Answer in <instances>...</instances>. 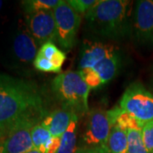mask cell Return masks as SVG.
<instances>
[{"mask_svg": "<svg viewBox=\"0 0 153 153\" xmlns=\"http://www.w3.org/2000/svg\"><path fill=\"white\" fill-rule=\"evenodd\" d=\"M46 114L43 94L33 81L0 74V128L7 134L19 121Z\"/></svg>", "mask_w": 153, "mask_h": 153, "instance_id": "6da1fadb", "label": "cell"}, {"mask_svg": "<svg viewBox=\"0 0 153 153\" xmlns=\"http://www.w3.org/2000/svg\"><path fill=\"white\" fill-rule=\"evenodd\" d=\"M84 17L89 30L103 38L123 40L132 35L130 1L98 0Z\"/></svg>", "mask_w": 153, "mask_h": 153, "instance_id": "7a4b0ae2", "label": "cell"}, {"mask_svg": "<svg viewBox=\"0 0 153 153\" xmlns=\"http://www.w3.org/2000/svg\"><path fill=\"white\" fill-rule=\"evenodd\" d=\"M52 92L63 109L73 113L88 112L90 88L78 71H67L60 73L51 83Z\"/></svg>", "mask_w": 153, "mask_h": 153, "instance_id": "3957f363", "label": "cell"}, {"mask_svg": "<svg viewBox=\"0 0 153 153\" xmlns=\"http://www.w3.org/2000/svg\"><path fill=\"white\" fill-rule=\"evenodd\" d=\"M119 106L143 123L153 120V93L141 82H132L128 86L121 97Z\"/></svg>", "mask_w": 153, "mask_h": 153, "instance_id": "277c9868", "label": "cell"}, {"mask_svg": "<svg viewBox=\"0 0 153 153\" xmlns=\"http://www.w3.org/2000/svg\"><path fill=\"white\" fill-rule=\"evenodd\" d=\"M57 43L62 49H71L76 43L78 29L81 24V16L66 1H60V4L54 10Z\"/></svg>", "mask_w": 153, "mask_h": 153, "instance_id": "5b68a950", "label": "cell"}, {"mask_svg": "<svg viewBox=\"0 0 153 153\" xmlns=\"http://www.w3.org/2000/svg\"><path fill=\"white\" fill-rule=\"evenodd\" d=\"M86 128L82 136L83 147L107 146L112 123L110 119L108 111L92 109L88 111Z\"/></svg>", "mask_w": 153, "mask_h": 153, "instance_id": "8992f818", "label": "cell"}, {"mask_svg": "<svg viewBox=\"0 0 153 153\" xmlns=\"http://www.w3.org/2000/svg\"><path fill=\"white\" fill-rule=\"evenodd\" d=\"M45 117V114L32 115L13 126L4 139L6 153H25L33 150L32 130Z\"/></svg>", "mask_w": 153, "mask_h": 153, "instance_id": "52a82bcc", "label": "cell"}, {"mask_svg": "<svg viewBox=\"0 0 153 153\" xmlns=\"http://www.w3.org/2000/svg\"><path fill=\"white\" fill-rule=\"evenodd\" d=\"M132 36L139 44L153 46V0H140L135 3Z\"/></svg>", "mask_w": 153, "mask_h": 153, "instance_id": "ba28073f", "label": "cell"}, {"mask_svg": "<svg viewBox=\"0 0 153 153\" xmlns=\"http://www.w3.org/2000/svg\"><path fill=\"white\" fill-rule=\"evenodd\" d=\"M25 25L39 46L47 42L57 41L54 10L25 15Z\"/></svg>", "mask_w": 153, "mask_h": 153, "instance_id": "9c48e42d", "label": "cell"}, {"mask_svg": "<svg viewBox=\"0 0 153 153\" xmlns=\"http://www.w3.org/2000/svg\"><path fill=\"white\" fill-rule=\"evenodd\" d=\"M115 124L123 128L127 132L128 153H150L143 140V123L122 109Z\"/></svg>", "mask_w": 153, "mask_h": 153, "instance_id": "30bf717a", "label": "cell"}, {"mask_svg": "<svg viewBox=\"0 0 153 153\" xmlns=\"http://www.w3.org/2000/svg\"><path fill=\"white\" fill-rule=\"evenodd\" d=\"M118 49L111 44H103L100 42H87L85 43L81 51V55L78 64V71L93 68L100 61L105 59Z\"/></svg>", "mask_w": 153, "mask_h": 153, "instance_id": "8fae6325", "label": "cell"}, {"mask_svg": "<svg viewBox=\"0 0 153 153\" xmlns=\"http://www.w3.org/2000/svg\"><path fill=\"white\" fill-rule=\"evenodd\" d=\"M38 45L25 24L17 31L13 43V51L17 60L27 64L35 60L38 52Z\"/></svg>", "mask_w": 153, "mask_h": 153, "instance_id": "7c38bea8", "label": "cell"}, {"mask_svg": "<svg viewBox=\"0 0 153 153\" xmlns=\"http://www.w3.org/2000/svg\"><path fill=\"white\" fill-rule=\"evenodd\" d=\"M73 113L71 111L66 109H56L42 120L43 125L48 129L51 135L54 137H61L70 125Z\"/></svg>", "mask_w": 153, "mask_h": 153, "instance_id": "4fadbf2b", "label": "cell"}, {"mask_svg": "<svg viewBox=\"0 0 153 153\" xmlns=\"http://www.w3.org/2000/svg\"><path fill=\"white\" fill-rule=\"evenodd\" d=\"M121 66V55L117 50L114 54L106 57L96 66L90 68L99 76L102 85H105L114 78Z\"/></svg>", "mask_w": 153, "mask_h": 153, "instance_id": "5bb4252c", "label": "cell"}, {"mask_svg": "<svg viewBox=\"0 0 153 153\" xmlns=\"http://www.w3.org/2000/svg\"><path fill=\"white\" fill-rule=\"evenodd\" d=\"M78 128V115L74 114L70 125L60 137V146L58 153H76V133Z\"/></svg>", "mask_w": 153, "mask_h": 153, "instance_id": "9a60e30c", "label": "cell"}, {"mask_svg": "<svg viewBox=\"0 0 153 153\" xmlns=\"http://www.w3.org/2000/svg\"><path fill=\"white\" fill-rule=\"evenodd\" d=\"M107 147L111 153H128V138L125 129L115 124L110 134Z\"/></svg>", "mask_w": 153, "mask_h": 153, "instance_id": "2e32d148", "label": "cell"}, {"mask_svg": "<svg viewBox=\"0 0 153 153\" xmlns=\"http://www.w3.org/2000/svg\"><path fill=\"white\" fill-rule=\"evenodd\" d=\"M61 0H25L22 7L25 15L34 14L41 11L54 10L60 4Z\"/></svg>", "mask_w": 153, "mask_h": 153, "instance_id": "e0dca14e", "label": "cell"}, {"mask_svg": "<svg viewBox=\"0 0 153 153\" xmlns=\"http://www.w3.org/2000/svg\"><path fill=\"white\" fill-rule=\"evenodd\" d=\"M51 138H52L51 134L43 125L42 121L33 127V130H32V140H33V146L42 153Z\"/></svg>", "mask_w": 153, "mask_h": 153, "instance_id": "ac0fdd59", "label": "cell"}, {"mask_svg": "<svg viewBox=\"0 0 153 153\" xmlns=\"http://www.w3.org/2000/svg\"><path fill=\"white\" fill-rule=\"evenodd\" d=\"M66 2L79 15H86L97 4L98 0H68Z\"/></svg>", "mask_w": 153, "mask_h": 153, "instance_id": "d6986e66", "label": "cell"}, {"mask_svg": "<svg viewBox=\"0 0 153 153\" xmlns=\"http://www.w3.org/2000/svg\"><path fill=\"white\" fill-rule=\"evenodd\" d=\"M142 137L147 151L152 153L153 152V120L144 123L142 128Z\"/></svg>", "mask_w": 153, "mask_h": 153, "instance_id": "ffe728a7", "label": "cell"}, {"mask_svg": "<svg viewBox=\"0 0 153 153\" xmlns=\"http://www.w3.org/2000/svg\"><path fill=\"white\" fill-rule=\"evenodd\" d=\"M33 66L39 71L43 72H54L56 73L54 64L50 60L44 58L42 56L37 55L35 60H33Z\"/></svg>", "mask_w": 153, "mask_h": 153, "instance_id": "44dd1931", "label": "cell"}, {"mask_svg": "<svg viewBox=\"0 0 153 153\" xmlns=\"http://www.w3.org/2000/svg\"><path fill=\"white\" fill-rule=\"evenodd\" d=\"M58 47L54 44V42H47L39 47L37 55L42 56L48 60H52L55 54L58 52Z\"/></svg>", "mask_w": 153, "mask_h": 153, "instance_id": "7402d4cb", "label": "cell"}, {"mask_svg": "<svg viewBox=\"0 0 153 153\" xmlns=\"http://www.w3.org/2000/svg\"><path fill=\"white\" fill-rule=\"evenodd\" d=\"M60 146V137H54L50 139L44 148L43 153H58Z\"/></svg>", "mask_w": 153, "mask_h": 153, "instance_id": "603a6c76", "label": "cell"}, {"mask_svg": "<svg viewBox=\"0 0 153 153\" xmlns=\"http://www.w3.org/2000/svg\"><path fill=\"white\" fill-rule=\"evenodd\" d=\"M76 153H111L107 146H99V147H78Z\"/></svg>", "mask_w": 153, "mask_h": 153, "instance_id": "cb8c5ba5", "label": "cell"}, {"mask_svg": "<svg viewBox=\"0 0 153 153\" xmlns=\"http://www.w3.org/2000/svg\"><path fill=\"white\" fill-rule=\"evenodd\" d=\"M4 139L0 140V153H6L5 146H4Z\"/></svg>", "mask_w": 153, "mask_h": 153, "instance_id": "d4e9b609", "label": "cell"}, {"mask_svg": "<svg viewBox=\"0 0 153 153\" xmlns=\"http://www.w3.org/2000/svg\"><path fill=\"white\" fill-rule=\"evenodd\" d=\"M7 135V133L5 131H4L3 129H1L0 128V140H3V139H4Z\"/></svg>", "mask_w": 153, "mask_h": 153, "instance_id": "484cf974", "label": "cell"}, {"mask_svg": "<svg viewBox=\"0 0 153 153\" xmlns=\"http://www.w3.org/2000/svg\"><path fill=\"white\" fill-rule=\"evenodd\" d=\"M25 153H42L40 151H38V149H36V148H33V150H31V151H29V152H27Z\"/></svg>", "mask_w": 153, "mask_h": 153, "instance_id": "4316f807", "label": "cell"}, {"mask_svg": "<svg viewBox=\"0 0 153 153\" xmlns=\"http://www.w3.org/2000/svg\"><path fill=\"white\" fill-rule=\"evenodd\" d=\"M2 6H3V1H0V10L2 8Z\"/></svg>", "mask_w": 153, "mask_h": 153, "instance_id": "83f0119b", "label": "cell"}, {"mask_svg": "<svg viewBox=\"0 0 153 153\" xmlns=\"http://www.w3.org/2000/svg\"><path fill=\"white\" fill-rule=\"evenodd\" d=\"M152 153H153V152H152Z\"/></svg>", "mask_w": 153, "mask_h": 153, "instance_id": "f1b7e54d", "label": "cell"}]
</instances>
